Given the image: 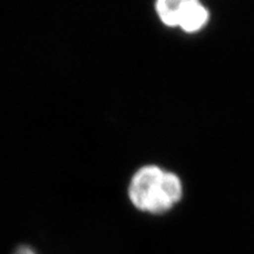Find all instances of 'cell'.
<instances>
[{"mask_svg": "<svg viewBox=\"0 0 254 254\" xmlns=\"http://www.w3.org/2000/svg\"><path fill=\"white\" fill-rule=\"evenodd\" d=\"M128 196L132 204L140 211L163 214L180 201L183 184L177 174L148 165L136 171L133 176Z\"/></svg>", "mask_w": 254, "mask_h": 254, "instance_id": "cell-1", "label": "cell"}, {"mask_svg": "<svg viewBox=\"0 0 254 254\" xmlns=\"http://www.w3.org/2000/svg\"><path fill=\"white\" fill-rule=\"evenodd\" d=\"M155 11L160 20L170 27H180L187 33H194L207 24V8L196 0H159Z\"/></svg>", "mask_w": 254, "mask_h": 254, "instance_id": "cell-2", "label": "cell"}, {"mask_svg": "<svg viewBox=\"0 0 254 254\" xmlns=\"http://www.w3.org/2000/svg\"><path fill=\"white\" fill-rule=\"evenodd\" d=\"M13 254H36V252L28 246H20L15 250V252Z\"/></svg>", "mask_w": 254, "mask_h": 254, "instance_id": "cell-3", "label": "cell"}]
</instances>
